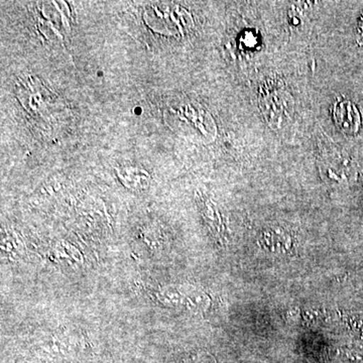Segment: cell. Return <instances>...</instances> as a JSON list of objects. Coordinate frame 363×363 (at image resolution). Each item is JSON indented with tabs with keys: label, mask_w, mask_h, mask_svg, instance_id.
Masks as SVG:
<instances>
[{
	"label": "cell",
	"mask_w": 363,
	"mask_h": 363,
	"mask_svg": "<svg viewBox=\"0 0 363 363\" xmlns=\"http://www.w3.org/2000/svg\"><path fill=\"white\" fill-rule=\"evenodd\" d=\"M333 119L336 126L345 135H357L362 128V113L357 105L348 99H340L335 102Z\"/></svg>",
	"instance_id": "obj_1"
},
{
	"label": "cell",
	"mask_w": 363,
	"mask_h": 363,
	"mask_svg": "<svg viewBox=\"0 0 363 363\" xmlns=\"http://www.w3.org/2000/svg\"><path fill=\"white\" fill-rule=\"evenodd\" d=\"M359 30H360V37H362V39L363 40V16H362V23H360Z\"/></svg>",
	"instance_id": "obj_2"
}]
</instances>
